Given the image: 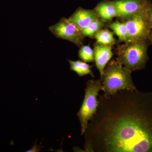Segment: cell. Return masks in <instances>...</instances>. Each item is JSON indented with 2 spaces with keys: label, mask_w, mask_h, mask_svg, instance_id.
I'll use <instances>...</instances> for the list:
<instances>
[{
  "label": "cell",
  "mask_w": 152,
  "mask_h": 152,
  "mask_svg": "<svg viewBox=\"0 0 152 152\" xmlns=\"http://www.w3.org/2000/svg\"><path fill=\"white\" fill-rule=\"evenodd\" d=\"M85 132L87 152H152V93L121 90L99 95Z\"/></svg>",
  "instance_id": "obj_1"
},
{
  "label": "cell",
  "mask_w": 152,
  "mask_h": 152,
  "mask_svg": "<svg viewBox=\"0 0 152 152\" xmlns=\"http://www.w3.org/2000/svg\"><path fill=\"white\" fill-rule=\"evenodd\" d=\"M131 73L117 60L109 62L101 79L104 96H110L121 90H137Z\"/></svg>",
  "instance_id": "obj_2"
},
{
  "label": "cell",
  "mask_w": 152,
  "mask_h": 152,
  "mask_svg": "<svg viewBox=\"0 0 152 152\" xmlns=\"http://www.w3.org/2000/svg\"><path fill=\"white\" fill-rule=\"evenodd\" d=\"M149 42L147 39L126 43L118 49L117 61L132 72L142 69L149 58Z\"/></svg>",
  "instance_id": "obj_3"
},
{
  "label": "cell",
  "mask_w": 152,
  "mask_h": 152,
  "mask_svg": "<svg viewBox=\"0 0 152 152\" xmlns=\"http://www.w3.org/2000/svg\"><path fill=\"white\" fill-rule=\"evenodd\" d=\"M102 90L101 80H90L86 83L84 99L77 113L81 135L84 134L88 123L96 113L99 104L98 96Z\"/></svg>",
  "instance_id": "obj_4"
},
{
  "label": "cell",
  "mask_w": 152,
  "mask_h": 152,
  "mask_svg": "<svg viewBox=\"0 0 152 152\" xmlns=\"http://www.w3.org/2000/svg\"><path fill=\"white\" fill-rule=\"evenodd\" d=\"M128 30L127 42L148 39L152 30L146 12L124 20Z\"/></svg>",
  "instance_id": "obj_5"
},
{
  "label": "cell",
  "mask_w": 152,
  "mask_h": 152,
  "mask_svg": "<svg viewBox=\"0 0 152 152\" xmlns=\"http://www.w3.org/2000/svg\"><path fill=\"white\" fill-rule=\"evenodd\" d=\"M49 30L56 37L69 41L78 47L82 45L85 37L75 25L65 18L50 26Z\"/></svg>",
  "instance_id": "obj_6"
},
{
  "label": "cell",
  "mask_w": 152,
  "mask_h": 152,
  "mask_svg": "<svg viewBox=\"0 0 152 152\" xmlns=\"http://www.w3.org/2000/svg\"><path fill=\"white\" fill-rule=\"evenodd\" d=\"M117 12V17L124 20L146 11L151 4L150 0H115L113 1Z\"/></svg>",
  "instance_id": "obj_7"
},
{
  "label": "cell",
  "mask_w": 152,
  "mask_h": 152,
  "mask_svg": "<svg viewBox=\"0 0 152 152\" xmlns=\"http://www.w3.org/2000/svg\"><path fill=\"white\" fill-rule=\"evenodd\" d=\"M99 18L94 10H86L79 7L68 19L81 31L93 21Z\"/></svg>",
  "instance_id": "obj_8"
},
{
  "label": "cell",
  "mask_w": 152,
  "mask_h": 152,
  "mask_svg": "<svg viewBox=\"0 0 152 152\" xmlns=\"http://www.w3.org/2000/svg\"><path fill=\"white\" fill-rule=\"evenodd\" d=\"M94 51L96 66L99 72L101 79L105 68L113 56L112 46L96 44L94 46Z\"/></svg>",
  "instance_id": "obj_9"
},
{
  "label": "cell",
  "mask_w": 152,
  "mask_h": 152,
  "mask_svg": "<svg viewBox=\"0 0 152 152\" xmlns=\"http://www.w3.org/2000/svg\"><path fill=\"white\" fill-rule=\"evenodd\" d=\"M94 10L99 18L104 23L110 21L115 17H117L116 9L113 1H102Z\"/></svg>",
  "instance_id": "obj_10"
},
{
  "label": "cell",
  "mask_w": 152,
  "mask_h": 152,
  "mask_svg": "<svg viewBox=\"0 0 152 152\" xmlns=\"http://www.w3.org/2000/svg\"><path fill=\"white\" fill-rule=\"evenodd\" d=\"M70 65L71 70L75 72L79 77H83L89 75L93 78L95 77L92 71L91 70L92 66L81 61H72L68 60Z\"/></svg>",
  "instance_id": "obj_11"
},
{
  "label": "cell",
  "mask_w": 152,
  "mask_h": 152,
  "mask_svg": "<svg viewBox=\"0 0 152 152\" xmlns=\"http://www.w3.org/2000/svg\"><path fill=\"white\" fill-rule=\"evenodd\" d=\"M114 32L111 31L107 29H101L97 32L94 35L97 44L101 45H113L115 44L114 38Z\"/></svg>",
  "instance_id": "obj_12"
},
{
  "label": "cell",
  "mask_w": 152,
  "mask_h": 152,
  "mask_svg": "<svg viewBox=\"0 0 152 152\" xmlns=\"http://www.w3.org/2000/svg\"><path fill=\"white\" fill-rule=\"evenodd\" d=\"M108 27L113 31L121 42H127L128 30L124 22L117 21L110 24Z\"/></svg>",
  "instance_id": "obj_13"
},
{
  "label": "cell",
  "mask_w": 152,
  "mask_h": 152,
  "mask_svg": "<svg viewBox=\"0 0 152 152\" xmlns=\"http://www.w3.org/2000/svg\"><path fill=\"white\" fill-rule=\"evenodd\" d=\"M105 23L99 18L93 21L87 27L82 30V34L84 37L93 38L97 32L102 29L104 26Z\"/></svg>",
  "instance_id": "obj_14"
},
{
  "label": "cell",
  "mask_w": 152,
  "mask_h": 152,
  "mask_svg": "<svg viewBox=\"0 0 152 152\" xmlns=\"http://www.w3.org/2000/svg\"><path fill=\"white\" fill-rule=\"evenodd\" d=\"M79 56L85 62H94L95 61L94 50L89 45H82L79 51Z\"/></svg>",
  "instance_id": "obj_15"
},
{
  "label": "cell",
  "mask_w": 152,
  "mask_h": 152,
  "mask_svg": "<svg viewBox=\"0 0 152 152\" xmlns=\"http://www.w3.org/2000/svg\"><path fill=\"white\" fill-rule=\"evenodd\" d=\"M146 15L152 29V3H151L147 9L146 11Z\"/></svg>",
  "instance_id": "obj_16"
},
{
  "label": "cell",
  "mask_w": 152,
  "mask_h": 152,
  "mask_svg": "<svg viewBox=\"0 0 152 152\" xmlns=\"http://www.w3.org/2000/svg\"><path fill=\"white\" fill-rule=\"evenodd\" d=\"M148 39L149 40L150 42L152 44V30L151 32V34H150V37H149Z\"/></svg>",
  "instance_id": "obj_17"
}]
</instances>
